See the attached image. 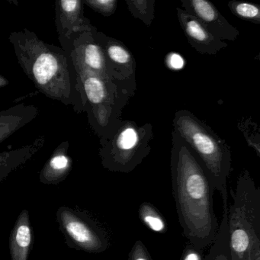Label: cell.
<instances>
[{
    "label": "cell",
    "instance_id": "cell-19",
    "mask_svg": "<svg viewBox=\"0 0 260 260\" xmlns=\"http://www.w3.org/2000/svg\"><path fill=\"white\" fill-rule=\"evenodd\" d=\"M128 260H153L145 245L137 240L128 254Z\"/></svg>",
    "mask_w": 260,
    "mask_h": 260
},
{
    "label": "cell",
    "instance_id": "cell-9",
    "mask_svg": "<svg viewBox=\"0 0 260 260\" xmlns=\"http://www.w3.org/2000/svg\"><path fill=\"white\" fill-rule=\"evenodd\" d=\"M179 11V18L182 27L194 48L201 52L215 54L223 48V44L218 38L213 36L194 16Z\"/></svg>",
    "mask_w": 260,
    "mask_h": 260
},
{
    "label": "cell",
    "instance_id": "cell-13",
    "mask_svg": "<svg viewBox=\"0 0 260 260\" xmlns=\"http://www.w3.org/2000/svg\"><path fill=\"white\" fill-rule=\"evenodd\" d=\"M45 143V136H40L24 147L0 153V183L7 179L12 172L28 162L40 151Z\"/></svg>",
    "mask_w": 260,
    "mask_h": 260
},
{
    "label": "cell",
    "instance_id": "cell-15",
    "mask_svg": "<svg viewBox=\"0 0 260 260\" xmlns=\"http://www.w3.org/2000/svg\"><path fill=\"white\" fill-rule=\"evenodd\" d=\"M138 217L143 224L153 232L164 234L168 231V224L165 217L151 203L145 202L140 205Z\"/></svg>",
    "mask_w": 260,
    "mask_h": 260
},
{
    "label": "cell",
    "instance_id": "cell-17",
    "mask_svg": "<svg viewBox=\"0 0 260 260\" xmlns=\"http://www.w3.org/2000/svg\"><path fill=\"white\" fill-rule=\"evenodd\" d=\"M83 3L104 16L113 13L117 4L115 0H85Z\"/></svg>",
    "mask_w": 260,
    "mask_h": 260
},
{
    "label": "cell",
    "instance_id": "cell-6",
    "mask_svg": "<svg viewBox=\"0 0 260 260\" xmlns=\"http://www.w3.org/2000/svg\"><path fill=\"white\" fill-rule=\"evenodd\" d=\"M83 1L60 0L55 3V24L59 41H69L74 35L92 28L83 16Z\"/></svg>",
    "mask_w": 260,
    "mask_h": 260
},
{
    "label": "cell",
    "instance_id": "cell-4",
    "mask_svg": "<svg viewBox=\"0 0 260 260\" xmlns=\"http://www.w3.org/2000/svg\"><path fill=\"white\" fill-rule=\"evenodd\" d=\"M180 136L188 142L214 186L221 194L223 208H228L226 180L231 173L229 149L194 117L179 113L174 120Z\"/></svg>",
    "mask_w": 260,
    "mask_h": 260
},
{
    "label": "cell",
    "instance_id": "cell-22",
    "mask_svg": "<svg viewBox=\"0 0 260 260\" xmlns=\"http://www.w3.org/2000/svg\"><path fill=\"white\" fill-rule=\"evenodd\" d=\"M10 84V82L6 77L0 74V88L6 87Z\"/></svg>",
    "mask_w": 260,
    "mask_h": 260
},
{
    "label": "cell",
    "instance_id": "cell-10",
    "mask_svg": "<svg viewBox=\"0 0 260 260\" xmlns=\"http://www.w3.org/2000/svg\"><path fill=\"white\" fill-rule=\"evenodd\" d=\"M69 141H64L54 150L39 175V181L45 185H58L69 176L73 159L68 154Z\"/></svg>",
    "mask_w": 260,
    "mask_h": 260
},
{
    "label": "cell",
    "instance_id": "cell-7",
    "mask_svg": "<svg viewBox=\"0 0 260 260\" xmlns=\"http://www.w3.org/2000/svg\"><path fill=\"white\" fill-rule=\"evenodd\" d=\"M187 8L210 33L219 39L234 40L237 36V29L231 26L220 16L215 7L205 0H191L187 3ZM189 14V13H188Z\"/></svg>",
    "mask_w": 260,
    "mask_h": 260
},
{
    "label": "cell",
    "instance_id": "cell-20",
    "mask_svg": "<svg viewBox=\"0 0 260 260\" xmlns=\"http://www.w3.org/2000/svg\"><path fill=\"white\" fill-rule=\"evenodd\" d=\"M204 249H199L188 242L182 251L180 260H202L204 257Z\"/></svg>",
    "mask_w": 260,
    "mask_h": 260
},
{
    "label": "cell",
    "instance_id": "cell-18",
    "mask_svg": "<svg viewBox=\"0 0 260 260\" xmlns=\"http://www.w3.org/2000/svg\"><path fill=\"white\" fill-rule=\"evenodd\" d=\"M232 7L234 13L243 19H259V9L256 6L244 4V3H237V4H234V7Z\"/></svg>",
    "mask_w": 260,
    "mask_h": 260
},
{
    "label": "cell",
    "instance_id": "cell-1",
    "mask_svg": "<svg viewBox=\"0 0 260 260\" xmlns=\"http://www.w3.org/2000/svg\"><path fill=\"white\" fill-rule=\"evenodd\" d=\"M173 144L171 156L173 194L182 234L204 249L212 244L219 223L214 211V189L209 177L188 144Z\"/></svg>",
    "mask_w": 260,
    "mask_h": 260
},
{
    "label": "cell",
    "instance_id": "cell-14",
    "mask_svg": "<svg viewBox=\"0 0 260 260\" xmlns=\"http://www.w3.org/2000/svg\"><path fill=\"white\" fill-rule=\"evenodd\" d=\"M228 208H223V217L219 225L215 240L211 245L208 254L202 260H231L229 249V234L228 226Z\"/></svg>",
    "mask_w": 260,
    "mask_h": 260
},
{
    "label": "cell",
    "instance_id": "cell-11",
    "mask_svg": "<svg viewBox=\"0 0 260 260\" xmlns=\"http://www.w3.org/2000/svg\"><path fill=\"white\" fill-rule=\"evenodd\" d=\"M34 105L19 103L0 112V144L39 116Z\"/></svg>",
    "mask_w": 260,
    "mask_h": 260
},
{
    "label": "cell",
    "instance_id": "cell-16",
    "mask_svg": "<svg viewBox=\"0 0 260 260\" xmlns=\"http://www.w3.org/2000/svg\"><path fill=\"white\" fill-rule=\"evenodd\" d=\"M106 51L109 58L119 64H126L131 60L130 54L128 51L123 48L121 45L117 44H110L109 46H106Z\"/></svg>",
    "mask_w": 260,
    "mask_h": 260
},
{
    "label": "cell",
    "instance_id": "cell-2",
    "mask_svg": "<svg viewBox=\"0 0 260 260\" xmlns=\"http://www.w3.org/2000/svg\"><path fill=\"white\" fill-rule=\"evenodd\" d=\"M18 63L39 92L74 111L85 110L86 99L81 81L71 57L61 48L41 40L27 28L9 36Z\"/></svg>",
    "mask_w": 260,
    "mask_h": 260
},
{
    "label": "cell",
    "instance_id": "cell-5",
    "mask_svg": "<svg viewBox=\"0 0 260 260\" xmlns=\"http://www.w3.org/2000/svg\"><path fill=\"white\" fill-rule=\"evenodd\" d=\"M56 220L70 248L95 254L109 248L108 233L84 211L61 206L56 213Z\"/></svg>",
    "mask_w": 260,
    "mask_h": 260
},
{
    "label": "cell",
    "instance_id": "cell-21",
    "mask_svg": "<svg viewBox=\"0 0 260 260\" xmlns=\"http://www.w3.org/2000/svg\"><path fill=\"white\" fill-rule=\"evenodd\" d=\"M167 62H168V66L173 70H180L184 66L183 58L178 54H170Z\"/></svg>",
    "mask_w": 260,
    "mask_h": 260
},
{
    "label": "cell",
    "instance_id": "cell-3",
    "mask_svg": "<svg viewBox=\"0 0 260 260\" xmlns=\"http://www.w3.org/2000/svg\"><path fill=\"white\" fill-rule=\"evenodd\" d=\"M232 196L228 211L231 260H252L260 252V189L244 173Z\"/></svg>",
    "mask_w": 260,
    "mask_h": 260
},
{
    "label": "cell",
    "instance_id": "cell-12",
    "mask_svg": "<svg viewBox=\"0 0 260 260\" xmlns=\"http://www.w3.org/2000/svg\"><path fill=\"white\" fill-rule=\"evenodd\" d=\"M33 243L32 228L28 210L21 211L10 236L11 260H28Z\"/></svg>",
    "mask_w": 260,
    "mask_h": 260
},
{
    "label": "cell",
    "instance_id": "cell-8",
    "mask_svg": "<svg viewBox=\"0 0 260 260\" xmlns=\"http://www.w3.org/2000/svg\"><path fill=\"white\" fill-rule=\"evenodd\" d=\"M75 70L83 86L86 106H90L92 117L99 122H103L105 116L103 104L107 100V90L103 79L82 68H75Z\"/></svg>",
    "mask_w": 260,
    "mask_h": 260
}]
</instances>
